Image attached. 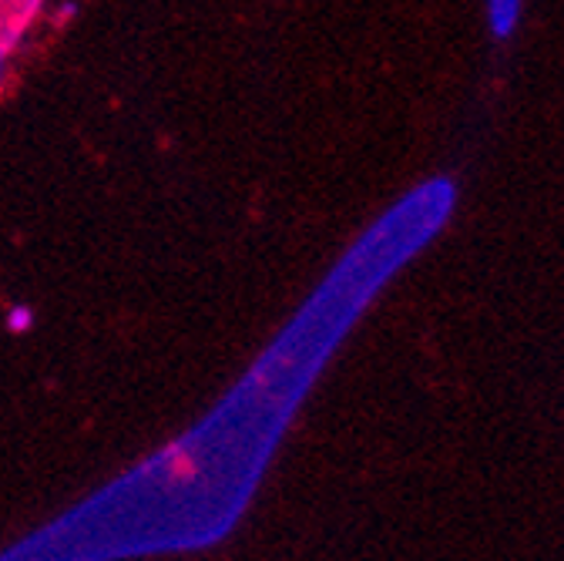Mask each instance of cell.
Masks as SVG:
<instances>
[{
  "label": "cell",
  "mask_w": 564,
  "mask_h": 561,
  "mask_svg": "<svg viewBox=\"0 0 564 561\" xmlns=\"http://www.w3.org/2000/svg\"><path fill=\"white\" fill-rule=\"evenodd\" d=\"M34 326V310L31 306H11V313H8V330L11 333H28Z\"/></svg>",
  "instance_id": "cell-1"
}]
</instances>
